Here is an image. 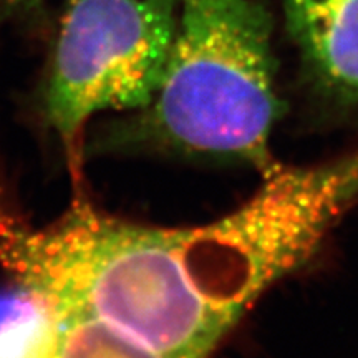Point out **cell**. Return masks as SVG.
<instances>
[{"label": "cell", "mask_w": 358, "mask_h": 358, "mask_svg": "<svg viewBox=\"0 0 358 358\" xmlns=\"http://www.w3.org/2000/svg\"><path fill=\"white\" fill-rule=\"evenodd\" d=\"M0 266L37 306L105 322L168 358H208L231 330L179 266L168 229L83 203L42 227L0 208Z\"/></svg>", "instance_id": "1"}, {"label": "cell", "mask_w": 358, "mask_h": 358, "mask_svg": "<svg viewBox=\"0 0 358 358\" xmlns=\"http://www.w3.org/2000/svg\"><path fill=\"white\" fill-rule=\"evenodd\" d=\"M275 90L271 13L257 0H179L159 85L115 145L248 163L271 173Z\"/></svg>", "instance_id": "2"}, {"label": "cell", "mask_w": 358, "mask_h": 358, "mask_svg": "<svg viewBox=\"0 0 358 358\" xmlns=\"http://www.w3.org/2000/svg\"><path fill=\"white\" fill-rule=\"evenodd\" d=\"M179 0H65L42 90L65 143L101 111H140L158 88Z\"/></svg>", "instance_id": "3"}, {"label": "cell", "mask_w": 358, "mask_h": 358, "mask_svg": "<svg viewBox=\"0 0 358 358\" xmlns=\"http://www.w3.org/2000/svg\"><path fill=\"white\" fill-rule=\"evenodd\" d=\"M264 176L252 199L204 226L227 274L250 297L307 257L358 199V153L302 171L277 166Z\"/></svg>", "instance_id": "4"}, {"label": "cell", "mask_w": 358, "mask_h": 358, "mask_svg": "<svg viewBox=\"0 0 358 358\" xmlns=\"http://www.w3.org/2000/svg\"><path fill=\"white\" fill-rule=\"evenodd\" d=\"M303 64L327 93L358 103V0H284Z\"/></svg>", "instance_id": "5"}, {"label": "cell", "mask_w": 358, "mask_h": 358, "mask_svg": "<svg viewBox=\"0 0 358 358\" xmlns=\"http://www.w3.org/2000/svg\"><path fill=\"white\" fill-rule=\"evenodd\" d=\"M40 307V306H38ZM29 358H168L105 322L40 307Z\"/></svg>", "instance_id": "6"}, {"label": "cell", "mask_w": 358, "mask_h": 358, "mask_svg": "<svg viewBox=\"0 0 358 358\" xmlns=\"http://www.w3.org/2000/svg\"><path fill=\"white\" fill-rule=\"evenodd\" d=\"M43 0H0V27L38 8Z\"/></svg>", "instance_id": "7"}]
</instances>
